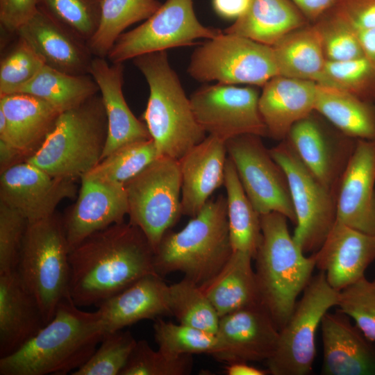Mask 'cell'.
Listing matches in <instances>:
<instances>
[{
  "label": "cell",
  "mask_w": 375,
  "mask_h": 375,
  "mask_svg": "<svg viewBox=\"0 0 375 375\" xmlns=\"http://www.w3.org/2000/svg\"><path fill=\"white\" fill-rule=\"evenodd\" d=\"M154 250L129 222L99 231L70 250L69 297L78 306L99 305L140 278L157 274Z\"/></svg>",
  "instance_id": "1"
},
{
  "label": "cell",
  "mask_w": 375,
  "mask_h": 375,
  "mask_svg": "<svg viewBox=\"0 0 375 375\" xmlns=\"http://www.w3.org/2000/svg\"><path fill=\"white\" fill-rule=\"evenodd\" d=\"M104 334L98 311L81 310L68 297L32 338L0 358V374H72L91 357Z\"/></svg>",
  "instance_id": "2"
},
{
  "label": "cell",
  "mask_w": 375,
  "mask_h": 375,
  "mask_svg": "<svg viewBox=\"0 0 375 375\" xmlns=\"http://www.w3.org/2000/svg\"><path fill=\"white\" fill-rule=\"evenodd\" d=\"M226 197L208 200L181 231H167L154 251L160 276L179 272L202 288L223 268L233 253Z\"/></svg>",
  "instance_id": "3"
},
{
  "label": "cell",
  "mask_w": 375,
  "mask_h": 375,
  "mask_svg": "<svg viewBox=\"0 0 375 375\" xmlns=\"http://www.w3.org/2000/svg\"><path fill=\"white\" fill-rule=\"evenodd\" d=\"M288 218L277 212L260 215L262 239L253 258L260 303L280 330L315 268L313 253L306 256L290 235Z\"/></svg>",
  "instance_id": "4"
},
{
  "label": "cell",
  "mask_w": 375,
  "mask_h": 375,
  "mask_svg": "<svg viewBox=\"0 0 375 375\" xmlns=\"http://www.w3.org/2000/svg\"><path fill=\"white\" fill-rule=\"evenodd\" d=\"M133 61L149 85V97L142 118L158 155L178 160L202 142L206 133L195 118L167 51L144 53Z\"/></svg>",
  "instance_id": "5"
},
{
  "label": "cell",
  "mask_w": 375,
  "mask_h": 375,
  "mask_svg": "<svg viewBox=\"0 0 375 375\" xmlns=\"http://www.w3.org/2000/svg\"><path fill=\"white\" fill-rule=\"evenodd\" d=\"M108 123L100 93L60 114L38 149L25 160L50 175L75 181L101 160Z\"/></svg>",
  "instance_id": "6"
},
{
  "label": "cell",
  "mask_w": 375,
  "mask_h": 375,
  "mask_svg": "<svg viewBox=\"0 0 375 375\" xmlns=\"http://www.w3.org/2000/svg\"><path fill=\"white\" fill-rule=\"evenodd\" d=\"M69 247L62 217H51L28 222L17 272L37 301L46 324L69 293Z\"/></svg>",
  "instance_id": "7"
},
{
  "label": "cell",
  "mask_w": 375,
  "mask_h": 375,
  "mask_svg": "<svg viewBox=\"0 0 375 375\" xmlns=\"http://www.w3.org/2000/svg\"><path fill=\"white\" fill-rule=\"evenodd\" d=\"M188 72L199 82L260 87L279 75L272 46L224 32L198 44Z\"/></svg>",
  "instance_id": "8"
},
{
  "label": "cell",
  "mask_w": 375,
  "mask_h": 375,
  "mask_svg": "<svg viewBox=\"0 0 375 375\" xmlns=\"http://www.w3.org/2000/svg\"><path fill=\"white\" fill-rule=\"evenodd\" d=\"M339 291L323 272L312 276L299 301L279 330L273 355L266 361L272 375H308L316 355V333L324 315L336 306Z\"/></svg>",
  "instance_id": "9"
},
{
  "label": "cell",
  "mask_w": 375,
  "mask_h": 375,
  "mask_svg": "<svg viewBox=\"0 0 375 375\" xmlns=\"http://www.w3.org/2000/svg\"><path fill=\"white\" fill-rule=\"evenodd\" d=\"M124 185L129 222L141 229L155 251L183 215L178 160L159 156Z\"/></svg>",
  "instance_id": "10"
},
{
  "label": "cell",
  "mask_w": 375,
  "mask_h": 375,
  "mask_svg": "<svg viewBox=\"0 0 375 375\" xmlns=\"http://www.w3.org/2000/svg\"><path fill=\"white\" fill-rule=\"evenodd\" d=\"M269 152L288 181L297 217L293 240L305 254L313 253L336 222L335 195L312 174L285 140Z\"/></svg>",
  "instance_id": "11"
},
{
  "label": "cell",
  "mask_w": 375,
  "mask_h": 375,
  "mask_svg": "<svg viewBox=\"0 0 375 375\" xmlns=\"http://www.w3.org/2000/svg\"><path fill=\"white\" fill-rule=\"evenodd\" d=\"M222 32L199 22L193 0H166L141 25L122 33L106 58L111 63H123L147 53L193 46L199 39H210Z\"/></svg>",
  "instance_id": "12"
},
{
  "label": "cell",
  "mask_w": 375,
  "mask_h": 375,
  "mask_svg": "<svg viewBox=\"0 0 375 375\" xmlns=\"http://www.w3.org/2000/svg\"><path fill=\"white\" fill-rule=\"evenodd\" d=\"M262 138L246 134L228 140V156L256 211L260 215L279 212L296 225L297 217L285 173L265 147Z\"/></svg>",
  "instance_id": "13"
},
{
  "label": "cell",
  "mask_w": 375,
  "mask_h": 375,
  "mask_svg": "<svg viewBox=\"0 0 375 375\" xmlns=\"http://www.w3.org/2000/svg\"><path fill=\"white\" fill-rule=\"evenodd\" d=\"M260 93L251 86L204 85L190 97L195 118L210 135L225 142L246 134L267 137L258 108Z\"/></svg>",
  "instance_id": "14"
},
{
  "label": "cell",
  "mask_w": 375,
  "mask_h": 375,
  "mask_svg": "<svg viewBox=\"0 0 375 375\" xmlns=\"http://www.w3.org/2000/svg\"><path fill=\"white\" fill-rule=\"evenodd\" d=\"M285 140L312 174L335 195L357 140L326 126L315 111L295 123Z\"/></svg>",
  "instance_id": "15"
},
{
  "label": "cell",
  "mask_w": 375,
  "mask_h": 375,
  "mask_svg": "<svg viewBox=\"0 0 375 375\" xmlns=\"http://www.w3.org/2000/svg\"><path fill=\"white\" fill-rule=\"evenodd\" d=\"M77 192L74 181L56 177L28 162H18L1 173L0 201L33 222L55 213L58 204Z\"/></svg>",
  "instance_id": "16"
},
{
  "label": "cell",
  "mask_w": 375,
  "mask_h": 375,
  "mask_svg": "<svg viewBox=\"0 0 375 375\" xmlns=\"http://www.w3.org/2000/svg\"><path fill=\"white\" fill-rule=\"evenodd\" d=\"M74 205L62 217L69 249L92 234L122 223L128 212L124 183L102 181L82 176Z\"/></svg>",
  "instance_id": "17"
},
{
  "label": "cell",
  "mask_w": 375,
  "mask_h": 375,
  "mask_svg": "<svg viewBox=\"0 0 375 375\" xmlns=\"http://www.w3.org/2000/svg\"><path fill=\"white\" fill-rule=\"evenodd\" d=\"M335 199L336 221L375 234V140H357Z\"/></svg>",
  "instance_id": "18"
},
{
  "label": "cell",
  "mask_w": 375,
  "mask_h": 375,
  "mask_svg": "<svg viewBox=\"0 0 375 375\" xmlns=\"http://www.w3.org/2000/svg\"><path fill=\"white\" fill-rule=\"evenodd\" d=\"M324 375H375V342L343 312L328 311L321 324Z\"/></svg>",
  "instance_id": "19"
},
{
  "label": "cell",
  "mask_w": 375,
  "mask_h": 375,
  "mask_svg": "<svg viewBox=\"0 0 375 375\" xmlns=\"http://www.w3.org/2000/svg\"><path fill=\"white\" fill-rule=\"evenodd\" d=\"M315 267L329 285L340 291L362 277L375 261V234L366 233L335 222L318 251Z\"/></svg>",
  "instance_id": "20"
},
{
  "label": "cell",
  "mask_w": 375,
  "mask_h": 375,
  "mask_svg": "<svg viewBox=\"0 0 375 375\" xmlns=\"http://www.w3.org/2000/svg\"><path fill=\"white\" fill-rule=\"evenodd\" d=\"M16 34L28 44L45 65L72 75L89 74L94 56L86 42L39 6Z\"/></svg>",
  "instance_id": "21"
},
{
  "label": "cell",
  "mask_w": 375,
  "mask_h": 375,
  "mask_svg": "<svg viewBox=\"0 0 375 375\" xmlns=\"http://www.w3.org/2000/svg\"><path fill=\"white\" fill-rule=\"evenodd\" d=\"M216 334L225 347L227 363L266 362L276 349L279 329L258 303L221 317Z\"/></svg>",
  "instance_id": "22"
},
{
  "label": "cell",
  "mask_w": 375,
  "mask_h": 375,
  "mask_svg": "<svg viewBox=\"0 0 375 375\" xmlns=\"http://www.w3.org/2000/svg\"><path fill=\"white\" fill-rule=\"evenodd\" d=\"M124 69L122 62L109 64L106 58L97 56L89 69L99 87L108 123L101 160L125 144L151 138L144 122L135 117L125 100Z\"/></svg>",
  "instance_id": "23"
},
{
  "label": "cell",
  "mask_w": 375,
  "mask_h": 375,
  "mask_svg": "<svg viewBox=\"0 0 375 375\" xmlns=\"http://www.w3.org/2000/svg\"><path fill=\"white\" fill-rule=\"evenodd\" d=\"M228 153L226 142L208 135L178 159L183 215L194 217L224 185Z\"/></svg>",
  "instance_id": "24"
},
{
  "label": "cell",
  "mask_w": 375,
  "mask_h": 375,
  "mask_svg": "<svg viewBox=\"0 0 375 375\" xmlns=\"http://www.w3.org/2000/svg\"><path fill=\"white\" fill-rule=\"evenodd\" d=\"M317 83L278 75L262 87L258 108L267 137L284 140L292 126L315 111Z\"/></svg>",
  "instance_id": "25"
},
{
  "label": "cell",
  "mask_w": 375,
  "mask_h": 375,
  "mask_svg": "<svg viewBox=\"0 0 375 375\" xmlns=\"http://www.w3.org/2000/svg\"><path fill=\"white\" fill-rule=\"evenodd\" d=\"M105 333L143 319L171 315L169 285L158 274L146 275L98 305Z\"/></svg>",
  "instance_id": "26"
},
{
  "label": "cell",
  "mask_w": 375,
  "mask_h": 375,
  "mask_svg": "<svg viewBox=\"0 0 375 375\" xmlns=\"http://www.w3.org/2000/svg\"><path fill=\"white\" fill-rule=\"evenodd\" d=\"M45 325L17 270L0 274V358L17 351Z\"/></svg>",
  "instance_id": "27"
},
{
  "label": "cell",
  "mask_w": 375,
  "mask_h": 375,
  "mask_svg": "<svg viewBox=\"0 0 375 375\" xmlns=\"http://www.w3.org/2000/svg\"><path fill=\"white\" fill-rule=\"evenodd\" d=\"M310 24L290 0H250L244 13L223 31L273 46Z\"/></svg>",
  "instance_id": "28"
},
{
  "label": "cell",
  "mask_w": 375,
  "mask_h": 375,
  "mask_svg": "<svg viewBox=\"0 0 375 375\" xmlns=\"http://www.w3.org/2000/svg\"><path fill=\"white\" fill-rule=\"evenodd\" d=\"M1 110L16 147L29 157L41 145L61 113L46 101L25 93L0 96Z\"/></svg>",
  "instance_id": "29"
},
{
  "label": "cell",
  "mask_w": 375,
  "mask_h": 375,
  "mask_svg": "<svg viewBox=\"0 0 375 375\" xmlns=\"http://www.w3.org/2000/svg\"><path fill=\"white\" fill-rule=\"evenodd\" d=\"M253 257L235 251L220 272L202 290L219 317L260 303Z\"/></svg>",
  "instance_id": "30"
},
{
  "label": "cell",
  "mask_w": 375,
  "mask_h": 375,
  "mask_svg": "<svg viewBox=\"0 0 375 375\" xmlns=\"http://www.w3.org/2000/svg\"><path fill=\"white\" fill-rule=\"evenodd\" d=\"M272 47L279 75L322 83L327 60L313 24L290 32Z\"/></svg>",
  "instance_id": "31"
},
{
  "label": "cell",
  "mask_w": 375,
  "mask_h": 375,
  "mask_svg": "<svg viewBox=\"0 0 375 375\" xmlns=\"http://www.w3.org/2000/svg\"><path fill=\"white\" fill-rule=\"evenodd\" d=\"M315 111L345 135L375 140V105L340 89L317 83Z\"/></svg>",
  "instance_id": "32"
},
{
  "label": "cell",
  "mask_w": 375,
  "mask_h": 375,
  "mask_svg": "<svg viewBox=\"0 0 375 375\" xmlns=\"http://www.w3.org/2000/svg\"><path fill=\"white\" fill-rule=\"evenodd\" d=\"M224 185L226 191L227 216L233 251L254 258L262 239L260 215L248 198L235 167L228 156Z\"/></svg>",
  "instance_id": "33"
},
{
  "label": "cell",
  "mask_w": 375,
  "mask_h": 375,
  "mask_svg": "<svg viewBox=\"0 0 375 375\" xmlns=\"http://www.w3.org/2000/svg\"><path fill=\"white\" fill-rule=\"evenodd\" d=\"M99 92V87L90 74L72 75L44 65L30 81L15 93L37 97L62 112Z\"/></svg>",
  "instance_id": "34"
},
{
  "label": "cell",
  "mask_w": 375,
  "mask_h": 375,
  "mask_svg": "<svg viewBox=\"0 0 375 375\" xmlns=\"http://www.w3.org/2000/svg\"><path fill=\"white\" fill-rule=\"evenodd\" d=\"M161 5L158 0H102L99 27L87 42L91 53L94 56L106 58L126 28L147 20Z\"/></svg>",
  "instance_id": "35"
},
{
  "label": "cell",
  "mask_w": 375,
  "mask_h": 375,
  "mask_svg": "<svg viewBox=\"0 0 375 375\" xmlns=\"http://www.w3.org/2000/svg\"><path fill=\"white\" fill-rule=\"evenodd\" d=\"M153 327L158 349L167 356L206 353L218 360L227 361L225 347L216 333L165 322L160 317L156 319Z\"/></svg>",
  "instance_id": "36"
},
{
  "label": "cell",
  "mask_w": 375,
  "mask_h": 375,
  "mask_svg": "<svg viewBox=\"0 0 375 375\" xmlns=\"http://www.w3.org/2000/svg\"><path fill=\"white\" fill-rule=\"evenodd\" d=\"M171 315L178 323L212 333L218 329L219 316L201 287L183 278L169 285Z\"/></svg>",
  "instance_id": "37"
},
{
  "label": "cell",
  "mask_w": 375,
  "mask_h": 375,
  "mask_svg": "<svg viewBox=\"0 0 375 375\" xmlns=\"http://www.w3.org/2000/svg\"><path fill=\"white\" fill-rule=\"evenodd\" d=\"M158 157L152 138L131 142L114 151L84 176L125 184Z\"/></svg>",
  "instance_id": "38"
},
{
  "label": "cell",
  "mask_w": 375,
  "mask_h": 375,
  "mask_svg": "<svg viewBox=\"0 0 375 375\" xmlns=\"http://www.w3.org/2000/svg\"><path fill=\"white\" fill-rule=\"evenodd\" d=\"M375 103V68L365 57L342 62L326 61L322 84Z\"/></svg>",
  "instance_id": "39"
},
{
  "label": "cell",
  "mask_w": 375,
  "mask_h": 375,
  "mask_svg": "<svg viewBox=\"0 0 375 375\" xmlns=\"http://www.w3.org/2000/svg\"><path fill=\"white\" fill-rule=\"evenodd\" d=\"M101 1L102 0H39L38 6L87 43L99 27Z\"/></svg>",
  "instance_id": "40"
},
{
  "label": "cell",
  "mask_w": 375,
  "mask_h": 375,
  "mask_svg": "<svg viewBox=\"0 0 375 375\" xmlns=\"http://www.w3.org/2000/svg\"><path fill=\"white\" fill-rule=\"evenodd\" d=\"M137 340L129 331L104 334L94 353L72 375H120Z\"/></svg>",
  "instance_id": "41"
},
{
  "label": "cell",
  "mask_w": 375,
  "mask_h": 375,
  "mask_svg": "<svg viewBox=\"0 0 375 375\" xmlns=\"http://www.w3.org/2000/svg\"><path fill=\"white\" fill-rule=\"evenodd\" d=\"M192 356H169L153 350L146 340H139L120 375H187L193 367Z\"/></svg>",
  "instance_id": "42"
},
{
  "label": "cell",
  "mask_w": 375,
  "mask_h": 375,
  "mask_svg": "<svg viewBox=\"0 0 375 375\" xmlns=\"http://www.w3.org/2000/svg\"><path fill=\"white\" fill-rule=\"evenodd\" d=\"M327 61L342 62L364 57L353 29L331 10L314 23Z\"/></svg>",
  "instance_id": "43"
},
{
  "label": "cell",
  "mask_w": 375,
  "mask_h": 375,
  "mask_svg": "<svg viewBox=\"0 0 375 375\" xmlns=\"http://www.w3.org/2000/svg\"><path fill=\"white\" fill-rule=\"evenodd\" d=\"M336 306L375 342V278L370 281L365 276L340 290Z\"/></svg>",
  "instance_id": "44"
},
{
  "label": "cell",
  "mask_w": 375,
  "mask_h": 375,
  "mask_svg": "<svg viewBox=\"0 0 375 375\" xmlns=\"http://www.w3.org/2000/svg\"><path fill=\"white\" fill-rule=\"evenodd\" d=\"M44 63L23 39L18 38L14 47L0 63V96L12 94L30 81Z\"/></svg>",
  "instance_id": "45"
},
{
  "label": "cell",
  "mask_w": 375,
  "mask_h": 375,
  "mask_svg": "<svg viewBox=\"0 0 375 375\" xmlns=\"http://www.w3.org/2000/svg\"><path fill=\"white\" fill-rule=\"evenodd\" d=\"M28 224L19 211L0 201V274L17 270Z\"/></svg>",
  "instance_id": "46"
},
{
  "label": "cell",
  "mask_w": 375,
  "mask_h": 375,
  "mask_svg": "<svg viewBox=\"0 0 375 375\" xmlns=\"http://www.w3.org/2000/svg\"><path fill=\"white\" fill-rule=\"evenodd\" d=\"M330 10L355 32L375 28V0H338Z\"/></svg>",
  "instance_id": "47"
},
{
  "label": "cell",
  "mask_w": 375,
  "mask_h": 375,
  "mask_svg": "<svg viewBox=\"0 0 375 375\" xmlns=\"http://www.w3.org/2000/svg\"><path fill=\"white\" fill-rule=\"evenodd\" d=\"M39 0H0L1 27L8 33H17L37 11Z\"/></svg>",
  "instance_id": "48"
},
{
  "label": "cell",
  "mask_w": 375,
  "mask_h": 375,
  "mask_svg": "<svg viewBox=\"0 0 375 375\" xmlns=\"http://www.w3.org/2000/svg\"><path fill=\"white\" fill-rule=\"evenodd\" d=\"M309 23H314L334 6L338 0H290Z\"/></svg>",
  "instance_id": "49"
},
{
  "label": "cell",
  "mask_w": 375,
  "mask_h": 375,
  "mask_svg": "<svg viewBox=\"0 0 375 375\" xmlns=\"http://www.w3.org/2000/svg\"><path fill=\"white\" fill-rule=\"evenodd\" d=\"M250 0H212L215 12L224 19H237L247 10Z\"/></svg>",
  "instance_id": "50"
},
{
  "label": "cell",
  "mask_w": 375,
  "mask_h": 375,
  "mask_svg": "<svg viewBox=\"0 0 375 375\" xmlns=\"http://www.w3.org/2000/svg\"><path fill=\"white\" fill-rule=\"evenodd\" d=\"M364 57L375 68V28L356 32Z\"/></svg>",
  "instance_id": "51"
},
{
  "label": "cell",
  "mask_w": 375,
  "mask_h": 375,
  "mask_svg": "<svg viewBox=\"0 0 375 375\" xmlns=\"http://www.w3.org/2000/svg\"><path fill=\"white\" fill-rule=\"evenodd\" d=\"M24 156L17 147L0 140L1 173L18 163L16 160Z\"/></svg>",
  "instance_id": "52"
},
{
  "label": "cell",
  "mask_w": 375,
  "mask_h": 375,
  "mask_svg": "<svg viewBox=\"0 0 375 375\" xmlns=\"http://www.w3.org/2000/svg\"><path fill=\"white\" fill-rule=\"evenodd\" d=\"M224 372L227 375H267L268 369H262L250 365L248 362L235 361L227 363Z\"/></svg>",
  "instance_id": "53"
}]
</instances>
